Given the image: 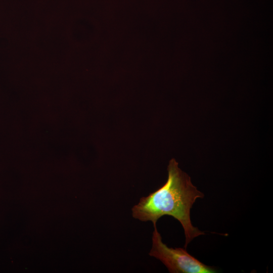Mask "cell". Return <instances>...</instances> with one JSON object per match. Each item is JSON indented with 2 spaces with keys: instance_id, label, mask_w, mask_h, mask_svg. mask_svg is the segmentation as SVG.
Listing matches in <instances>:
<instances>
[{
  "instance_id": "2",
  "label": "cell",
  "mask_w": 273,
  "mask_h": 273,
  "mask_svg": "<svg viewBox=\"0 0 273 273\" xmlns=\"http://www.w3.org/2000/svg\"><path fill=\"white\" fill-rule=\"evenodd\" d=\"M152 246L149 255L160 260L171 273H215L216 269L205 265L182 248H170L164 244L154 225Z\"/></svg>"
},
{
  "instance_id": "1",
  "label": "cell",
  "mask_w": 273,
  "mask_h": 273,
  "mask_svg": "<svg viewBox=\"0 0 273 273\" xmlns=\"http://www.w3.org/2000/svg\"><path fill=\"white\" fill-rule=\"evenodd\" d=\"M174 159L169 162L168 178L159 189L142 197L132 208V215L142 221H151L156 225L164 215L171 216L181 224L185 233V248L195 238L205 233L194 226L190 212L193 205L204 194L193 185L190 177L178 167Z\"/></svg>"
}]
</instances>
